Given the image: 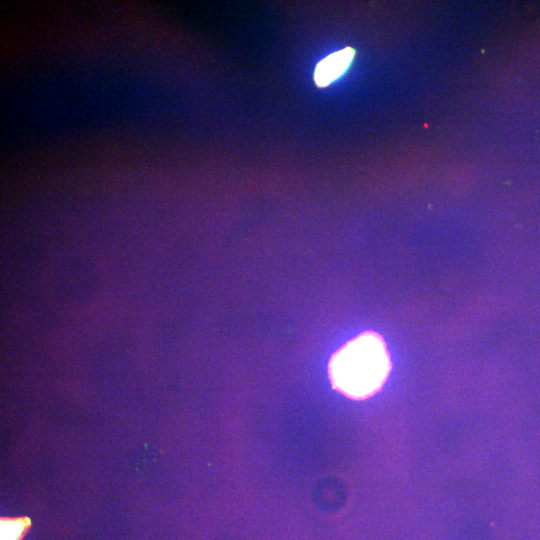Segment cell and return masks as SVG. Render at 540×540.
<instances>
[{"mask_svg": "<svg viewBox=\"0 0 540 540\" xmlns=\"http://www.w3.org/2000/svg\"><path fill=\"white\" fill-rule=\"evenodd\" d=\"M354 56V50L347 47L328 55L321 60L314 71V81L317 86L325 87L342 75Z\"/></svg>", "mask_w": 540, "mask_h": 540, "instance_id": "obj_2", "label": "cell"}, {"mask_svg": "<svg viewBox=\"0 0 540 540\" xmlns=\"http://www.w3.org/2000/svg\"><path fill=\"white\" fill-rule=\"evenodd\" d=\"M389 369V355L382 339L374 333H364L333 355L329 375L337 390L351 398L361 399L382 386Z\"/></svg>", "mask_w": 540, "mask_h": 540, "instance_id": "obj_1", "label": "cell"}, {"mask_svg": "<svg viewBox=\"0 0 540 540\" xmlns=\"http://www.w3.org/2000/svg\"><path fill=\"white\" fill-rule=\"evenodd\" d=\"M30 521L27 518L1 519V540H21L28 530Z\"/></svg>", "mask_w": 540, "mask_h": 540, "instance_id": "obj_3", "label": "cell"}]
</instances>
